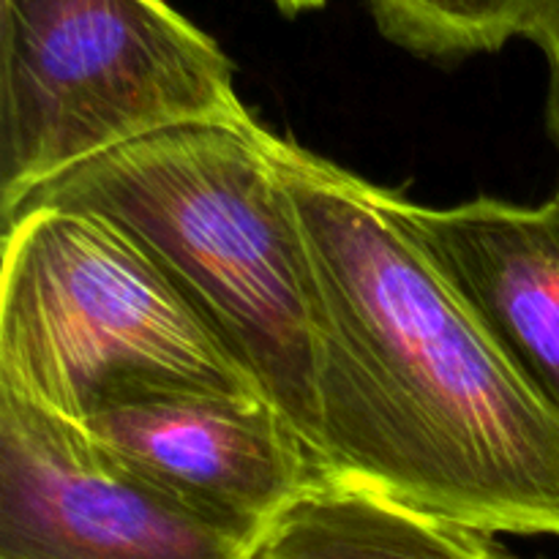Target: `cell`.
Masks as SVG:
<instances>
[{
	"mask_svg": "<svg viewBox=\"0 0 559 559\" xmlns=\"http://www.w3.org/2000/svg\"><path fill=\"white\" fill-rule=\"evenodd\" d=\"M314 273L322 473L489 535L559 538V413L396 216V191L271 136Z\"/></svg>",
	"mask_w": 559,
	"mask_h": 559,
	"instance_id": "1",
	"label": "cell"
},
{
	"mask_svg": "<svg viewBox=\"0 0 559 559\" xmlns=\"http://www.w3.org/2000/svg\"><path fill=\"white\" fill-rule=\"evenodd\" d=\"M251 115L156 131L33 189L38 207L91 213L123 233L322 467L314 273L276 153Z\"/></svg>",
	"mask_w": 559,
	"mask_h": 559,
	"instance_id": "2",
	"label": "cell"
},
{
	"mask_svg": "<svg viewBox=\"0 0 559 559\" xmlns=\"http://www.w3.org/2000/svg\"><path fill=\"white\" fill-rule=\"evenodd\" d=\"M0 238V391L76 424L162 388L262 393L112 224L38 207L5 222Z\"/></svg>",
	"mask_w": 559,
	"mask_h": 559,
	"instance_id": "3",
	"label": "cell"
},
{
	"mask_svg": "<svg viewBox=\"0 0 559 559\" xmlns=\"http://www.w3.org/2000/svg\"><path fill=\"white\" fill-rule=\"evenodd\" d=\"M246 115L233 60L167 0H0V218L102 153Z\"/></svg>",
	"mask_w": 559,
	"mask_h": 559,
	"instance_id": "4",
	"label": "cell"
},
{
	"mask_svg": "<svg viewBox=\"0 0 559 559\" xmlns=\"http://www.w3.org/2000/svg\"><path fill=\"white\" fill-rule=\"evenodd\" d=\"M251 546L129 473L82 424L0 391V559H249Z\"/></svg>",
	"mask_w": 559,
	"mask_h": 559,
	"instance_id": "5",
	"label": "cell"
},
{
	"mask_svg": "<svg viewBox=\"0 0 559 559\" xmlns=\"http://www.w3.org/2000/svg\"><path fill=\"white\" fill-rule=\"evenodd\" d=\"M82 426L136 478L251 544L322 475L262 393L142 391L104 404Z\"/></svg>",
	"mask_w": 559,
	"mask_h": 559,
	"instance_id": "6",
	"label": "cell"
},
{
	"mask_svg": "<svg viewBox=\"0 0 559 559\" xmlns=\"http://www.w3.org/2000/svg\"><path fill=\"white\" fill-rule=\"evenodd\" d=\"M396 216L448 287L540 399L559 413V194L426 207L396 194Z\"/></svg>",
	"mask_w": 559,
	"mask_h": 559,
	"instance_id": "7",
	"label": "cell"
},
{
	"mask_svg": "<svg viewBox=\"0 0 559 559\" xmlns=\"http://www.w3.org/2000/svg\"><path fill=\"white\" fill-rule=\"evenodd\" d=\"M249 559H522L495 535L322 473L251 546Z\"/></svg>",
	"mask_w": 559,
	"mask_h": 559,
	"instance_id": "8",
	"label": "cell"
},
{
	"mask_svg": "<svg viewBox=\"0 0 559 559\" xmlns=\"http://www.w3.org/2000/svg\"><path fill=\"white\" fill-rule=\"evenodd\" d=\"M388 41L420 58L497 52L522 36L533 0H369Z\"/></svg>",
	"mask_w": 559,
	"mask_h": 559,
	"instance_id": "9",
	"label": "cell"
},
{
	"mask_svg": "<svg viewBox=\"0 0 559 559\" xmlns=\"http://www.w3.org/2000/svg\"><path fill=\"white\" fill-rule=\"evenodd\" d=\"M522 36L544 49L551 69V129L559 145V0H533L524 16ZM559 194V189H557Z\"/></svg>",
	"mask_w": 559,
	"mask_h": 559,
	"instance_id": "10",
	"label": "cell"
},
{
	"mask_svg": "<svg viewBox=\"0 0 559 559\" xmlns=\"http://www.w3.org/2000/svg\"><path fill=\"white\" fill-rule=\"evenodd\" d=\"M273 3H276L287 16H295V14H304V11L322 9L328 0H273Z\"/></svg>",
	"mask_w": 559,
	"mask_h": 559,
	"instance_id": "11",
	"label": "cell"
}]
</instances>
